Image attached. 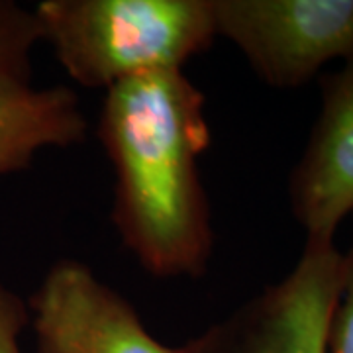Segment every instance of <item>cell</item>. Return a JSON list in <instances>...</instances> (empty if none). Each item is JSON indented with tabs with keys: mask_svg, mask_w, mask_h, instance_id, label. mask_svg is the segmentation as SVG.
I'll return each mask as SVG.
<instances>
[{
	"mask_svg": "<svg viewBox=\"0 0 353 353\" xmlns=\"http://www.w3.org/2000/svg\"><path fill=\"white\" fill-rule=\"evenodd\" d=\"M99 139L114 171L112 222L150 275L202 277L214 230L199 159L210 148L206 101L181 69L104 92Z\"/></svg>",
	"mask_w": 353,
	"mask_h": 353,
	"instance_id": "6da1fadb",
	"label": "cell"
},
{
	"mask_svg": "<svg viewBox=\"0 0 353 353\" xmlns=\"http://www.w3.org/2000/svg\"><path fill=\"white\" fill-rule=\"evenodd\" d=\"M41 41L34 8L0 0V101L32 90V51Z\"/></svg>",
	"mask_w": 353,
	"mask_h": 353,
	"instance_id": "ba28073f",
	"label": "cell"
},
{
	"mask_svg": "<svg viewBox=\"0 0 353 353\" xmlns=\"http://www.w3.org/2000/svg\"><path fill=\"white\" fill-rule=\"evenodd\" d=\"M216 34L273 88H296L353 55V0H212Z\"/></svg>",
	"mask_w": 353,
	"mask_h": 353,
	"instance_id": "277c9868",
	"label": "cell"
},
{
	"mask_svg": "<svg viewBox=\"0 0 353 353\" xmlns=\"http://www.w3.org/2000/svg\"><path fill=\"white\" fill-rule=\"evenodd\" d=\"M28 324V304L0 279V353H22L20 338Z\"/></svg>",
	"mask_w": 353,
	"mask_h": 353,
	"instance_id": "30bf717a",
	"label": "cell"
},
{
	"mask_svg": "<svg viewBox=\"0 0 353 353\" xmlns=\"http://www.w3.org/2000/svg\"><path fill=\"white\" fill-rule=\"evenodd\" d=\"M28 312L36 353H181L155 340L136 308L73 257L51 265Z\"/></svg>",
	"mask_w": 353,
	"mask_h": 353,
	"instance_id": "5b68a950",
	"label": "cell"
},
{
	"mask_svg": "<svg viewBox=\"0 0 353 353\" xmlns=\"http://www.w3.org/2000/svg\"><path fill=\"white\" fill-rule=\"evenodd\" d=\"M343 283V253L334 241L306 240L277 285L187 341L181 353H326Z\"/></svg>",
	"mask_w": 353,
	"mask_h": 353,
	"instance_id": "3957f363",
	"label": "cell"
},
{
	"mask_svg": "<svg viewBox=\"0 0 353 353\" xmlns=\"http://www.w3.org/2000/svg\"><path fill=\"white\" fill-rule=\"evenodd\" d=\"M326 353H353V248L343 253V283L330 322Z\"/></svg>",
	"mask_w": 353,
	"mask_h": 353,
	"instance_id": "9c48e42d",
	"label": "cell"
},
{
	"mask_svg": "<svg viewBox=\"0 0 353 353\" xmlns=\"http://www.w3.org/2000/svg\"><path fill=\"white\" fill-rule=\"evenodd\" d=\"M87 130L77 92L63 85L0 101V176L30 167L48 148L81 143Z\"/></svg>",
	"mask_w": 353,
	"mask_h": 353,
	"instance_id": "52a82bcc",
	"label": "cell"
},
{
	"mask_svg": "<svg viewBox=\"0 0 353 353\" xmlns=\"http://www.w3.org/2000/svg\"><path fill=\"white\" fill-rule=\"evenodd\" d=\"M289 202L306 240L334 241L353 214V55L322 79V108L290 173Z\"/></svg>",
	"mask_w": 353,
	"mask_h": 353,
	"instance_id": "8992f818",
	"label": "cell"
},
{
	"mask_svg": "<svg viewBox=\"0 0 353 353\" xmlns=\"http://www.w3.org/2000/svg\"><path fill=\"white\" fill-rule=\"evenodd\" d=\"M34 14L67 75L104 92L181 69L218 38L212 0H43Z\"/></svg>",
	"mask_w": 353,
	"mask_h": 353,
	"instance_id": "7a4b0ae2",
	"label": "cell"
}]
</instances>
